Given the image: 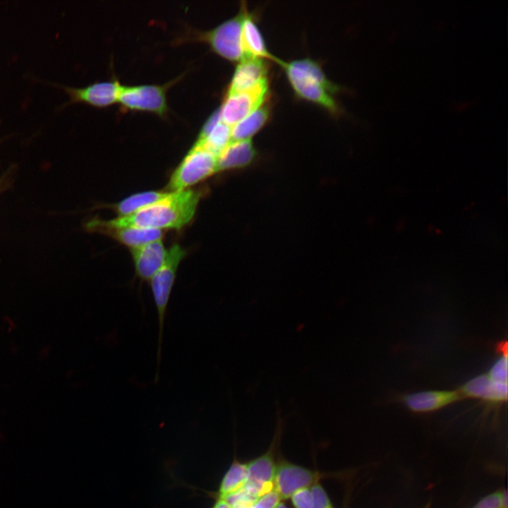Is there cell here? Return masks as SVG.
<instances>
[{"instance_id": "obj_3", "label": "cell", "mask_w": 508, "mask_h": 508, "mask_svg": "<svg viewBox=\"0 0 508 508\" xmlns=\"http://www.w3.org/2000/svg\"><path fill=\"white\" fill-rule=\"evenodd\" d=\"M186 249L179 243H173L169 249L167 250V255L164 264L149 281L158 320L157 349V370L156 371V377L159 376L162 357V346L168 305L179 264L186 257Z\"/></svg>"}, {"instance_id": "obj_24", "label": "cell", "mask_w": 508, "mask_h": 508, "mask_svg": "<svg viewBox=\"0 0 508 508\" xmlns=\"http://www.w3.org/2000/svg\"><path fill=\"white\" fill-rule=\"evenodd\" d=\"M313 495L312 508H333L323 488L318 483L310 487Z\"/></svg>"}, {"instance_id": "obj_7", "label": "cell", "mask_w": 508, "mask_h": 508, "mask_svg": "<svg viewBox=\"0 0 508 508\" xmlns=\"http://www.w3.org/2000/svg\"><path fill=\"white\" fill-rule=\"evenodd\" d=\"M270 98L269 82L260 83L250 89L225 93L221 105L222 121L232 127Z\"/></svg>"}, {"instance_id": "obj_4", "label": "cell", "mask_w": 508, "mask_h": 508, "mask_svg": "<svg viewBox=\"0 0 508 508\" xmlns=\"http://www.w3.org/2000/svg\"><path fill=\"white\" fill-rule=\"evenodd\" d=\"M247 7L242 3L238 13L207 31H195L188 34L184 40L202 42L207 44L211 50L224 59L238 63L246 56L242 40V24Z\"/></svg>"}, {"instance_id": "obj_18", "label": "cell", "mask_w": 508, "mask_h": 508, "mask_svg": "<svg viewBox=\"0 0 508 508\" xmlns=\"http://www.w3.org/2000/svg\"><path fill=\"white\" fill-rule=\"evenodd\" d=\"M268 98L256 109L231 127V141L250 140L267 123L271 115Z\"/></svg>"}, {"instance_id": "obj_32", "label": "cell", "mask_w": 508, "mask_h": 508, "mask_svg": "<svg viewBox=\"0 0 508 508\" xmlns=\"http://www.w3.org/2000/svg\"><path fill=\"white\" fill-rule=\"evenodd\" d=\"M247 508H253V507H247Z\"/></svg>"}, {"instance_id": "obj_20", "label": "cell", "mask_w": 508, "mask_h": 508, "mask_svg": "<svg viewBox=\"0 0 508 508\" xmlns=\"http://www.w3.org/2000/svg\"><path fill=\"white\" fill-rule=\"evenodd\" d=\"M247 480V464L234 461L222 478L217 496L223 497L238 492Z\"/></svg>"}, {"instance_id": "obj_13", "label": "cell", "mask_w": 508, "mask_h": 508, "mask_svg": "<svg viewBox=\"0 0 508 508\" xmlns=\"http://www.w3.org/2000/svg\"><path fill=\"white\" fill-rule=\"evenodd\" d=\"M462 398L459 390H426L408 394L402 400L411 411L428 413L441 409Z\"/></svg>"}, {"instance_id": "obj_1", "label": "cell", "mask_w": 508, "mask_h": 508, "mask_svg": "<svg viewBox=\"0 0 508 508\" xmlns=\"http://www.w3.org/2000/svg\"><path fill=\"white\" fill-rule=\"evenodd\" d=\"M204 193V190L192 188L170 192L162 200L131 215L104 221L114 227L180 230L193 221Z\"/></svg>"}, {"instance_id": "obj_30", "label": "cell", "mask_w": 508, "mask_h": 508, "mask_svg": "<svg viewBox=\"0 0 508 508\" xmlns=\"http://www.w3.org/2000/svg\"><path fill=\"white\" fill-rule=\"evenodd\" d=\"M276 508H286V507L284 503L280 502Z\"/></svg>"}, {"instance_id": "obj_23", "label": "cell", "mask_w": 508, "mask_h": 508, "mask_svg": "<svg viewBox=\"0 0 508 508\" xmlns=\"http://www.w3.org/2000/svg\"><path fill=\"white\" fill-rule=\"evenodd\" d=\"M502 355L492 364L487 375L492 380L507 382V352L502 351Z\"/></svg>"}, {"instance_id": "obj_8", "label": "cell", "mask_w": 508, "mask_h": 508, "mask_svg": "<svg viewBox=\"0 0 508 508\" xmlns=\"http://www.w3.org/2000/svg\"><path fill=\"white\" fill-rule=\"evenodd\" d=\"M85 228L90 232L108 236L130 249L162 239L165 234V231L154 229L110 226L104 219L96 217L87 222Z\"/></svg>"}, {"instance_id": "obj_19", "label": "cell", "mask_w": 508, "mask_h": 508, "mask_svg": "<svg viewBox=\"0 0 508 508\" xmlns=\"http://www.w3.org/2000/svg\"><path fill=\"white\" fill-rule=\"evenodd\" d=\"M169 193L166 190L138 192L116 203L106 205L104 207L114 211L118 217H126L162 200Z\"/></svg>"}, {"instance_id": "obj_9", "label": "cell", "mask_w": 508, "mask_h": 508, "mask_svg": "<svg viewBox=\"0 0 508 508\" xmlns=\"http://www.w3.org/2000/svg\"><path fill=\"white\" fill-rule=\"evenodd\" d=\"M318 479V475L309 469L289 462H282L276 466L274 489L282 500H286L301 489L310 488Z\"/></svg>"}, {"instance_id": "obj_10", "label": "cell", "mask_w": 508, "mask_h": 508, "mask_svg": "<svg viewBox=\"0 0 508 508\" xmlns=\"http://www.w3.org/2000/svg\"><path fill=\"white\" fill-rule=\"evenodd\" d=\"M122 85L118 80L97 82L84 87H66L71 103H84L104 108L118 102Z\"/></svg>"}, {"instance_id": "obj_6", "label": "cell", "mask_w": 508, "mask_h": 508, "mask_svg": "<svg viewBox=\"0 0 508 508\" xmlns=\"http://www.w3.org/2000/svg\"><path fill=\"white\" fill-rule=\"evenodd\" d=\"M180 78L181 76L164 85H122L117 102L125 110L147 111L165 117L169 111L167 92Z\"/></svg>"}, {"instance_id": "obj_16", "label": "cell", "mask_w": 508, "mask_h": 508, "mask_svg": "<svg viewBox=\"0 0 508 508\" xmlns=\"http://www.w3.org/2000/svg\"><path fill=\"white\" fill-rule=\"evenodd\" d=\"M241 40L246 57L259 58L282 64L283 61L269 52L254 16L247 8L243 20Z\"/></svg>"}, {"instance_id": "obj_28", "label": "cell", "mask_w": 508, "mask_h": 508, "mask_svg": "<svg viewBox=\"0 0 508 508\" xmlns=\"http://www.w3.org/2000/svg\"><path fill=\"white\" fill-rule=\"evenodd\" d=\"M212 508H230L227 502L219 497L216 498V501L212 507Z\"/></svg>"}, {"instance_id": "obj_17", "label": "cell", "mask_w": 508, "mask_h": 508, "mask_svg": "<svg viewBox=\"0 0 508 508\" xmlns=\"http://www.w3.org/2000/svg\"><path fill=\"white\" fill-rule=\"evenodd\" d=\"M255 150L250 140L231 141L217 156V171L231 170L250 164Z\"/></svg>"}, {"instance_id": "obj_21", "label": "cell", "mask_w": 508, "mask_h": 508, "mask_svg": "<svg viewBox=\"0 0 508 508\" xmlns=\"http://www.w3.org/2000/svg\"><path fill=\"white\" fill-rule=\"evenodd\" d=\"M231 142V127L221 121L203 139L194 143L217 157Z\"/></svg>"}, {"instance_id": "obj_14", "label": "cell", "mask_w": 508, "mask_h": 508, "mask_svg": "<svg viewBox=\"0 0 508 508\" xmlns=\"http://www.w3.org/2000/svg\"><path fill=\"white\" fill-rule=\"evenodd\" d=\"M507 384L494 380L487 374H483L467 381L459 391L463 398L479 399L496 404L507 401Z\"/></svg>"}, {"instance_id": "obj_12", "label": "cell", "mask_w": 508, "mask_h": 508, "mask_svg": "<svg viewBox=\"0 0 508 508\" xmlns=\"http://www.w3.org/2000/svg\"><path fill=\"white\" fill-rule=\"evenodd\" d=\"M136 276L150 281L164 264L167 255L162 239L130 249Z\"/></svg>"}, {"instance_id": "obj_11", "label": "cell", "mask_w": 508, "mask_h": 508, "mask_svg": "<svg viewBox=\"0 0 508 508\" xmlns=\"http://www.w3.org/2000/svg\"><path fill=\"white\" fill-rule=\"evenodd\" d=\"M268 74L269 64L266 60L246 57L238 63L225 93L248 90L269 82Z\"/></svg>"}, {"instance_id": "obj_31", "label": "cell", "mask_w": 508, "mask_h": 508, "mask_svg": "<svg viewBox=\"0 0 508 508\" xmlns=\"http://www.w3.org/2000/svg\"><path fill=\"white\" fill-rule=\"evenodd\" d=\"M425 508H430V504H428V505Z\"/></svg>"}, {"instance_id": "obj_29", "label": "cell", "mask_w": 508, "mask_h": 508, "mask_svg": "<svg viewBox=\"0 0 508 508\" xmlns=\"http://www.w3.org/2000/svg\"><path fill=\"white\" fill-rule=\"evenodd\" d=\"M6 185L3 183V181H0V192L5 188Z\"/></svg>"}, {"instance_id": "obj_22", "label": "cell", "mask_w": 508, "mask_h": 508, "mask_svg": "<svg viewBox=\"0 0 508 508\" xmlns=\"http://www.w3.org/2000/svg\"><path fill=\"white\" fill-rule=\"evenodd\" d=\"M472 508H508V496L506 490H501L490 493L480 501Z\"/></svg>"}, {"instance_id": "obj_5", "label": "cell", "mask_w": 508, "mask_h": 508, "mask_svg": "<svg viewBox=\"0 0 508 508\" xmlns=\"http://www.w3.org/2000/svg\"><path fill=\"white\" fill-rule=\"evenodd\" d=\"M217 171V157L193 143L171 173L166 190L175 192L191 188Z\"/></svg>"}, {"instance_id": "obj_2", "label": "cell", "mask_w": 508, "mask_h": 508, "mask_svg": "<svg viewBox=\"0 0 508 508\" xmlns=\"http://www.w3.org/2000/svg\"><path fill=\"white\" fill-rule=\"evenodd\" d=\"M281 66L298 98L317 104L332 116L340 114L341 108L333 96L339 92L340 87L327 77L318 62L304 58L283 61Z\"/></svg>"}, {"instance_id": "obj_15", "label": "cell", "mask_w": 508, "mask_h": 508, "mask_svg": "<svg viewBox=\"0 0 508 508\" xmlns=\"http://www.w3.org/2000/svg\"><path fill=\"white\" fill-rule=\"evenodd\" d=\"M276 466L269 454L252 460L247 464L248 480L245 486L253 491L258 498L274 490Z\"/></svg>"}, {"instance_id": "obj_26", "label": "cell", "mask_w": 508, "mask_h": 508, "mask_svg": "<svg viewBox=\"0 0 508 508\" xmlns=\"http://www.w3.org/2000/svg\"><path fill=\"white\" fill-rule=\"evenodd\" d=\"M281 497L274 489L260 496L254 503L253 508H276L281 502Z\"/></svg>"}, {"instance_id": "obj_27", "label": "cell", "mask_w": 508, "mask_h": 508, "mask_svg": "<svg viewBox=\"0 0 508 508\" xmlns=\"http://www.w3.org/2000/svg\"><path fill=\"white\" fill-rule=\"evenodd\" d=\"M221 121V112L220 108L219 107L205 121L202 128L200 131L197 140H200L203 139L209 133V132Z\"/></svg>"}, {"instance_id": "obj_25", "label": "cell", "mask_w": 508, "mask_h": 508, "mask_svg": "<svg viewBox=\"0 0 508 508\" xmlns=\"http://www.w3.org/2000/svg\"><path fill=\"white\" fill-rule=\"evenodd\" d=\"M291 498L295 508H312L313 507V495L310 488L298 490Z\"/></svg>"}]
</instances>
